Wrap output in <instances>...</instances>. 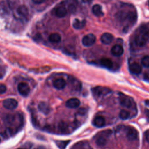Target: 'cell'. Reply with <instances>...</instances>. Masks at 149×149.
<instances>
[{
  "instance_id": "f1b7e54d",
  "label": "cell",
  "mask_w": 149,
  "mask_h": 149,
  "mask_svg": "<svg viewBox=\"0 0 149 149\" xmlns=\"http://www.w3.org/2000/svg\"><path fill=\"white\" fill-rule=\"evenodd\" d=\"M32 1L36 4H41L43 3L45 1V0H32Z\"/></svg>"
},
{
  "instance_id": "8992f818",
  "label": "cell",
  "mask_w": 149,
  "mask_h": 149,
  "mask_svg": "<svg viewBox=\"0 0 149 149\" xmlns=\"http://www.w3.org/2000/svg\"><path fill=\"white\" fill-rule=\"evenodd\" d=\"M96 41V37L93 34H88L82 39V44L85 47L92 46Z\"/></svg>"
},
{
  "instance_id": "7c38bea8",
  "label": "cell",
  "mask_w": 149,
  "mask_h": 149,
  "mask_svg": "<svg viewBox=\"0 0 149 149\" xmlns=\"http://www.w3.org/2000/svg\"><path fill=\"white\" fill-rule=\"evenodd\" d=\"M52 84L55 88L57 90H62L65 87L66 83L63 79L58 78L54 80Z\"/></svg>"
},
{
  "instance_id": "603a6c76",
  "label": "cell",
  "mask_w": 149,
  "mask_h": 149,
  "mask_svg": "<svg viewBox=\"0 0 149 149\" xmlns=\"http://www.w3.org/2000/svg\"><path fill=\"white\" fill-rule=\"evenodd\" d=\"M48 40L50 42L52 43H58L61 40V36H60L59 34L54 33H52L51 34L49 35L48 37Z\"/></svg>"
},
{
  "instance_id": "30bf717a",
  "label": "cell",
  "mask_w": 149,
  "mask_h": 149,
  "mask_svg": "<svg viewBox=\"0 0 149 149\" xmlns=\"http://www.w3.org/2000/svg\"><path fill=\"white\" fill-rule=\"evenodd\" d=\"M113 40V36L109 33H105L101 36L100 40L101 42L105 45H108L112 42Z\"/></svg>"
},
{
  "instance_id": "e0dca14e",
  "label": "cell",
  "mask_w": 149,
  "mask_h": 149,
  "mask_svg": "<svg viewBox=\"0 0 149 149\" xmlns=\"http://www.w3.org/2000/svg\"><path fill=\"white\" fill-rule=\"evenodd\" d=\"M86 21L79 20V19H75L73 22L72 26L76 30H80L84 27L86 26Z\"/></svg>"
},
{
  "instance_id": "52a82bcc",
  "label": "cell",
  "mask_w": 149,
  "mask_h": 149,
  "mask_svg": "<svg viewBox=\"0 0 149 149\" xmlns=\"http://www.w3.org/2000/svg\"><path fill=\"white\" fill-rule=\"evenodd\" d=\"M17 90L20 95L26 97L29 95L30 89L29 86L26 83L21 82L17 86Z\"/></svg>"
},
{
  "instance_id": "ac0fdd59",
  "label": "cell",
  "mask_w": 149,
  "mask_h": 149,
  "mask_svg": "<svg viewBox=\"0 0 149 149\" xmlns=\"http://www.w3.org/2000/svg\"><path fill=\"white\" fill-rule=\"evenodd\" d=\"M71 149H91L87 142L79 141L74 144Z\"/></svg>"
},
{
  "instance_id": "3957f363",
  "label": "cell",
  "mask_w": 149,
  "mask_h": 149,
  "mask_svg": "<svg viewBox=\"0 0 149 149\" xmlns=\"http://www.w3.org/2000/svg\"><path fill=\"white\" fill-rule=\"evenodd\" d=\"M119 100L120 105L126 108H131L133 107V105H135L134 101L131 97L122 93L119 94Z\"/></svg>"
},
{
  "instance_id": "e575fe53",
  "label": "cell",
  "mask_w": 149,
  "mask_h": 149,
  "mask_svg": "<svg viewBox=\"0 0 149 149\" xmlns=\"http://www.w3.org/2000/svg\"><path fill=\"white\" fill-rule=\"evenodd\" d=\"M18 149H21V148H18Z\"/></svg>"
},
{
  "instance_id": "cb8c5ba5",
  "label": "cell",
  "mask_w": 149,
  "mask_h": 149,
  "mask_svg": "<svg viewBox=\"0 0 149 149\" xmlns=\"http://www.w3.org/2000/svg\"><path fill=\"white\" fill-rule=\"evenodd\" d=\"M100 64L106 68H111L113 65V62L110 59L105 58L100 60Z\"/></svg>"
},
{
  "instance_id": "ba28073f",
  "label": "cell",
  "mask_w": 149,
  "mask_h": 149,
  "mask_svg": "<svg viewBox=\"0 0 149 149\" xmlns=\"http://www.w3.org/2000/svg\"><path fill=\"white\" fill-rule=\"evenodd\" d=\"M18 105L17 101L13 98H8L3 101V106L8 109H14Z\"/></svg>"
},
{
  "instance_id": "f546056e",
  "label": "cell",
  "mask_w": 149,
  "mask_h": 149,
  "mask_svg": "<svg viewBox=\"0 0 149 149\" xmlns=\"http://www.w3.org/2000/svg\"><path fill=\"white\" fill-rule=\"evenodd\" d=\"M145 136H146V140L148 143H149V130H147L146 133H145Z\"/></svg>"
},
{
  "instance_id": "6da1fadb",
  "label": "cell",
  "mask_w": 149,
  "mask_h": 149,
  "mask_svg": "<svg viewBox=\"0 0 149 149\" xmlns=\"http://www.w3.org/2000/svg\"><path fill=\"white\" fill-rule=\"evenodd\" d=\"M149 40V29L146 26H141L137 29L134 36V42L139 47L144 46Z\"/></svg>"
},
{
  "instance_id": "5b68a950",
  "label": "cell",
  "mask_w": 149,
  "mask_h": 149,
  "mask_svg": "<svg viewBox=\"0 0 149 149\" xmlns=\"http://www.w3.org/2000/svg\"><path fill=\"white\" fill-rule=\"evenodd\" d=\"M126 138L130 141L136 140L137 138V130L132 126H127L125 129Z\"/></svg>"
},
{
  "instance_id": "836d02e7",
  "label": "cell",
  "mask_w": 149,
  "mask_h": 149,
  "mask_svg": "<svg viewBox=\"0 0 149 149\" xmlns=\"http://www.w3.org/2000/svg\"><path fill=\"white\" fill-rule=\"evenodd\" d=\"M36 149H46L45 147H41V146H40V147H37Z\"/></svg>"
},
{
  "instance_id": "ffe728a7",
  "label": "cell",
  "mask_w": 149,
  "mask_h": 149,
  "mask_svg": "<svg viewBox=\"0 0 149 149\" xmlns=\"http://www.w3.org/2000/svg\"><path fill=\"white\" fill-rule=\"evenodd\" d=\"M17 12L19 15L22 17H26L29 15V10L27 8L25 5H20L17 9Z\"/></svg>"
},
{
  "instance_id": "2e32d148",
  "label": "cell",
  "mask_w": 149,
  "mask_h": 149,
  "mask_svg": "<svg viewBox=\"0 0 149 149\" xmlns=\"http://www.w3.org/2000/svg\"><path fill=\"white\" fill-rule=\"evenodd\" d=\"M92 12L93 14L97 17H102L104 16V12L102 7L99 4H95L92 7Z\"/></svg>"
},
{
  "instance_id": "8fae6325",
  "label": "cell",
  "mask_w": 149,
  "mask_h": 149,
  "mask_svg": "<svg viewBox=\"0 0 149 149\" xmlns=\"http://www.w3.org/2000/svg\"><path fill=\"white\" fill-rule=\"evenodd\" d=\"M130 72L134 74H139L141 72V66L137 62H133L129 65V67Z\"/></svg>"
},
{
  "instance_id": "44dd1931",
  "label": "cell",
  "mask_w": 149,
  "mask_h": 149,
  "mask_svg": "<svg viewBox=\"0 0 149 149\" xmlns=\"http://www.w3.org/2000/svg\"><path fill=\"white\" fill-rule=\"evenodd\" d=\"M67 14V10L65 7H58L55 10V15L58 17H63Z\"/></svg>"
},
{
  "instance_id": "7a4b0ae2",
  "label": "cell",
  "mask_w": 149,
  "mask_h": 149,
  "mask_svg": "<svg viewBox=\"0 0 149 149\" xmlns=\"http://www.w3.org/2000/svg\"><path fill=\"white\" fill-rule=\"evenodd\" d=\"M111 134L110 130H107L99 133L95 138V143L98 146H103L107 143L109 136Z\"/></svg>"
},
{
  "instance_id": "d6986e66",
  "label": "cell",
  "mask_w": 149,
  "mask_h": 149,
  "mask_svg": "<svg viewBox=\"0 0 149 149\" xmlns=\"http://www.w3.org/2000/svg\"><path fill=\"white\" fill-rule=\"evenodd\" d=\"M69 83L72 86V88H74L75 90L79 91L81 89V84L79 81H78L76 79L74 78L73 77H70L69 78Z\"/></svg>"
},
{
  "instance_id": "1f68e13d",
  "label": "cell",
  "mask_w": 149,
  "mask_h": 149,
  "mask_svg": "<svg viewBox=\"0 0 149 149\" xmlns=\"http://www.w3.org/2000/svg\"><path fill=\"white\" fill-rule=\"evenodd\" d=\"M93 0H82V1L84 3H90Z\"/></svg>"
},
{
  "instance_id": "d6a6232c",
  "label": "cell",
  "mask_w": 149,
  "mask_h": 149,
  "mask_svg": "<svg viewBox=\"0 0 149 149\" xmlns=\"http://www.w3.org/2000/svg\"><path fill=\"white\" fill-rule=\"evenodd\" d=\"M145 104H146V105H147V106H148V107H149V100H146L145 101Z\"/></svg>"
},
{
  "instance_id": "484cf974",
  "label": "cell",
  "mask_w": 149,
  "mask_h": 149,
  "mask_svg": "<svg viewBox=\"0 0 149 149\" xmlns=\"http://www.w3.org/2000/svg\"><path fill=\"white\" fill-rule=\"evenodd\" d=\"M141 65L145 68H149V55L144 56L141 59Z\"/></svg>"
},
{
  "instance_id": "d4e9b609",
  "label": "cell",
  "mask_w": 149,
  "mask_h": 149,
  "mask_svg": "<svg viewBox=\"0 0 149 149\" xmlns=\"http://www.w3.org/2000/svg\"><path fill=\"white\" fill-rule=\"evenodd\" d=\"M130 116V113L129 111L125 110V109H122L120 110L119 114V118L122 119V120H126L128 118H129Z\"/></svg>"
},
{
  "instance_id": "7402d4cb",
  "label": "cell",
  "mask_w": 149,
  "mask_h": 149,
  "mask_svg": "<svg viewBox=\"0 0 149 149\" xmlns=\"http://www.w3.org/2000/svg\"><path fill=\"white\" fill-rule=\"evenodd\" d=\"M58 130L62 134H66L69 130V125L64 122H61L58 125Z\"/></svg>"
},
{
  "instance_id": "83f0119b",
  "label": "cell",
  "mask_w": 149,
  "mask_h": 149,
  "mask_svg": "<svg viewBox=\"0 0 149 149\" xmlns=\"http://www.w3.org/2000/svg\"><path fill=\"white\" fill-rule=\"evenodd\" d=\"M6 91V87L3 84H0V94H3Z\"/></svg>"
},
{
  "instance_id": "5bb4252c",
  "label": "cell",
  "mask_w": 149,
  "mask_h": 149,
  "mask_svg": "<svg viewBox=\"0 0 149 149\" xmlns=\"http://www.w3.org/2000/svg\"><path fill=\"white\" fill-rule=\"evenodd\" d=\"M38 108L40 112L45 115L48 114L51 111L49 105L45 102H40L38 105Z\"/></svg>"
},
{
  "instance_id": "4dcf8cb0",
  "label": "cell",
  "mask_w": 149,
  "mask_h": 149,
  "mask_svg": "<svg viewBox=\"0 0 149 149\" xmlns=\"http://www.w3.org/2000/svg\"><path fill=\"white\" fill-rule=\"evenodd\" d=\"M145 113L147 119L149 120V109H145Z\"/></svg>"
},
{
  "instance_id": "277c9868",
  "label": "cell",
  "mask_w": 149,
  "mask_h": 149,
  "mask_svg": "<svg viewBox=\"0 0 149 149\" xmlns=\"http://www.w3.org/2000/svg\"><path fill=\"white\" fill-rule=\"evenodd\" d=\"M93 95L96 97H101L109 94L111 93V90L107 87L97 86L92 89Z\"/></svg>"
},
{
  "instance_id": "4fadbf2b",
  "label": "cell",
  "mask_w": 149,
  "mask_h": 149,
  "mask_svg": "<svg viewBox=\"0 0 149 149\" xmlns=\"http://www.w3.org/2000/svg\"><path fill=\"white\" fill-rule=\"evenodd\" d=\"M80 104V100L77 98H72L66 102V107L69 108H76Z\"/></svg>"
},
{
  "instance_id": "9c48e42d",
  "label": "cell",
  "mask_w": 149,
  "mask_h": 149,
  "mask_svg": "<svg viewBox=\"0 0 149 149\" xmlns=\"http://www.w3.org/2000/svg\"><path fill=\"white\" fill-rule=\"evenodd\" d=\"M111 52L113 56L118 57L121 56L123 54L124 52V49L123 47L121 45L116 44L112 47Z\"/></svg>"
},
{
  "instance_id": "9a60e30c",
  "label": "cell",
  "mask_w": 149,
  "mask_h": 149,
  "mask_svg": "<svg viewBox=\"0 0 149 149\" xmlns=\"http://www.w3.org/2000/svg\"><path fill=\"white\" fill-rule=\"evenodd\" d=\"M93 124L94 126L97 127H102L105 124V119L102 116H98L95 117L93 120Z\"/></svg>"
},
{
  "instance_id": "4316f807",
  "label": "cell",
  "mask_w": 149,
  "mask_h": 149,
  "mask_svg": "<svg viewBox=\"0 0 149 149\" xmlns=\"http://www.w3.org/2000/svg\"><path fill=\"white\" fill-rule=\"evenodd\" d=\"M70 142L69 140H66V141H56V143L57 146L61 148V149H64L66 147V146L68 144V143Z\"/></svg>"
}]
</instances>
